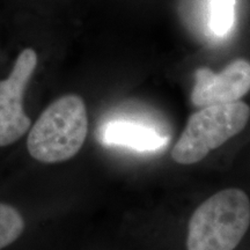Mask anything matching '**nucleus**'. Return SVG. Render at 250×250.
Listing matches in <instances>:
<instances>
[{
	"instance_id": "f257e3e1",
	"label": "nucleus",
	"mask_w": 250,
	"mask_h": 250,
	"mask_svg": "<svg viewBox=\"0 0 250 250\" xmlns=\"http://www.w3.org/2000/svg\"><path fill=\"white\" fill-rule=\"evenodd\" d=\"M87 131L85 101L76 94L64 95L46 107L31 127L28 152L42 164L67 161L83 146Z\"/></svg>"
},
{
	"instance_id": "f03ea898",
	"label": "nucleus",
	"mask_w": 250,
	"mask_h": 250,
	"mask_svg": "<svg viewBox=\"0 0 250 250\" xmlns=\"http://www.w3.org/2000/svg\"><path fill=\"white\" fill-rule=\"evenodd\" d=\"M250 225V201L236 188L203 202L188 224V250H234Z\"/></svg>"
},
{
	"instance_id": "7ed1b4c3",
	"label": "nucleus",
	"mask_w": 250,
	"mask_h": 250,
	"mask_svg": "<svg viewBox=\"0 0 250 250\" xmlns=\"http://www.w3.org/2000/svg\"><path fill=\"white\" fill-rule=\"evenodd\" d=\"M249 118L250 108L242 101L201 108L190 116L171 149V158L180 165L202 161L213 149L241 132Z\"/></svg>"
},
{
	"instance_id": "20e7f679",
	"label": "nucleus",
	"mask_w": 250,
	"mask_h": 250,
	"mask_svg": "<svg viewBox=\"0 0 250 250\" xmlns=\"http://www.w3.org/2000/svg\"><path fill=\"white\" fill-rule=\"evenodd\" d=\"M36 66L35 50L24 49L7 79L0 81V147L18 142L30 127L31 121L23 109V96Z\"/></svg>"
},
{
	"instance_id": "39448f33",
	"label": "nucleus",
	"mask_w": 250,
	"mask_h": 250,
	"mask_svg": "<svg viewBox=\"0 0 250 250\" xmlns=\"http://www.w3.org/2000/svg\"><path fill=\"white\" fill-rule=\"evenodd\" d=\"M249 90L250 62L236 59L219 73L208 67L198 68L195 73L191 102L198 108L232 103L240 101Z\"/></svg>"
},
{
	"instance_id": "423d86ee",
	"label": "nucleus",
	"mask_w": 250,
	"mask_h": 250,
	"mask_svg": "<svg viewBox=\"0 0 250 250\" xmlns=\"http://www.w3.org/2000/svg\"><path fill=\"white\" fill-rule=\"evenodd\" d=\"M100 142L108 146H123L139 152L159 151L168 137L153 125L134 120H111L101 125Z\"/></svg>"
},
{
	"instance_id": "0eeeda50",
	"label": "nucleus",
	"mask_w": 250,
	"mask_h": 250,
	"mask_svg": "<svg viewBox=\"0 0 250 250\" xmlns=\"http://www.w3.org/2000/svg\"><path fill=\"white\" fill-rule=\"evenodd\" d=\"M26 221L13 206L0 203V250H6L21 239Z\"/></svg>"
},
{
	"instance_id": "6e6552de",
	"label": "nucleus",
	"mask_w": 250,
	"mask_h": 250,
	"mask_svg": "<svg viewBox=\"0 0 250 250\" xmlns=\"http://www.w3.org/2000/svg\"><path fill=\"white\" fill-rule=\"evenodd\" d=\"M235 0H211L210 27L214 35L225 36L232 29Z\"/></svg>"
}]
</instances>
